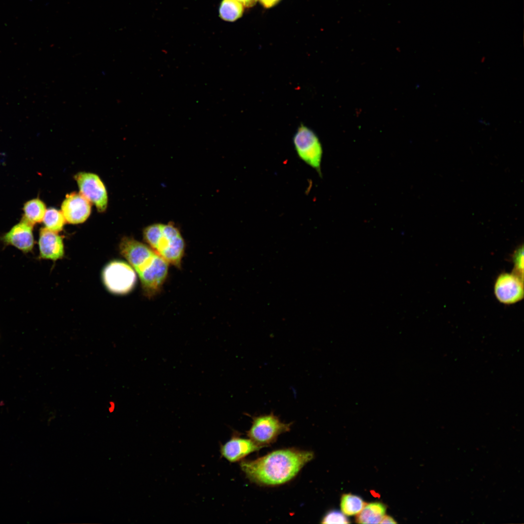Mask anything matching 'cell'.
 I'll return each mask as SVG.
<instances>
[{"label":"cell","instance_id":"5b68a950","mask_svg":"<svg viewBox=\"0 0 524 524\" xmlns=\"http://www.w3.org/2000/svg\"><path fill=\"white\" fill-rule=\"evenodd\" d=\"M293 141L299 157L320 173L323 149L315 133L307 126L300 124Z\"/></svg>","mask_w":524,"mask_h":524},{"label":"cell","instance_id":"4fadbf2b","mask_svg":"<svg viewBox=\"0 0 524 524\" xmlns=\"http://www.w3.org/2000/svg\"><path fill=\"white\" fill-rule=\"evenodd\" d=\"M386 506L380 502L367 504L357 514L356 521L359 524H379L385 515Z\"/></svg>","mask_w":524,"mask_h":524},{"label":"cell","instance_id":"e0dca14e","mask_svg":"<svg viewBox=\"0 0 524 524\" xmlns=\"http://www.w3.org/2000/svg\"><path fill=\"white\" fill-rule=\"evenodd\" d=\"M43 221L45 228L57 233L63 229L66 222L62 212L53 208L46 210Z\"/></svg>","mask_w":524,"mask_h":524},{"label":"cell","instance_id":"603a6c76","mask_svg":"<svg viewBox=\"0 0 524 524\" xmlns=\"http://www.w3.org/2000/svg\"><path fill=\"white\" fill-rule=\"evenodd\" d=\"M115 403L114 401H110L107 407L108 412L110 413H113L115 409Z\"/></svg>","mask_w":524,"mask_h":524},{"label":"cell","instance_id":"8fae6325","mask_svg":"<svg viewBox=\"0 0 524 524\" xmlns=\"http://www.w3.org/2000/svg\"><path fill=\"white\" fill-rule=\"evenodd\" d=\"M263 447L250 439H245L236 435L232 437L222 445L220 452L222 457L230 462L238 461L249 454Z\"/></svg>","mask_w":524,"mask_h":524},{"label":"cell","instance_id":"2e32d148","mask_svg":"<svg viewBox=\"0 0 524 524\" xmlns=\"http://www.w3.org/2000/svg\"><path fill=\"white\" fill-rule=\"evenodd\" d=\"M366 504L360 496L347 493L342 496L340 505L344 514L351 516L358 514Z\"/></svg>","mask_w":524,"mask_h":524},{"label":"cell","instance_id":"3957f363","mask_svg":"<svg viewBox=\"0 0 524 524\" xmlns=\"http://www.w3.org/2000/svg\"><path fill=\"white\" fill-rule=\"evenodd\" d=\"M119 249L138 275L153 268L161 260L148 246L131 237L122 238Z\"/></svg>","mask_w":524,"mask_h":524},{"label":"cell","instance_id":"52a82bcc","mask_svg":"<svg viewBox=\"0 0 524 524\" xmlns=\"http://www.w3.org/2000/svg\"><path fill=\"white\" fill-rule=\"evenodd\" d=\"M80 193L99 212H104L107 207L108 196L106 188L99 177L92 173L79 172L75 176Z\"/></svg>","mask_w":524,"mask_h":524},{"label":"cell","instance_id":"44dd1931","mask_svg":"<svg viewBox=\"0 0 524 524\" xmlns=\"http://www.w3.org/2000/svg\"><path fill=\"white\" fill-rule=\"evenodd\" d=\"M241 2L244 7L246 8H251L253 7L257 0H237Z\"/></svg>","mask_w":524,"mask_h":524},{"label":"cell","instance_id":"5bb4252c","mask_svg":"<svg viewBox=\"0 0 524 524\" xmlns=\"http://www.w3.org/2000/svg\"><path fill=\"white\" fill-rule=\"evenodd\" d=\"M23 219L33 226L41 222L46 211L44 203L38 198H34L26 202L23 207Z\"/></svg>","mask_w":524,"mask_h":524},{"label":"cell","instance_id":"7402d4cb","mask_svg":"<svg viewBox=\"0 0 524 524\" xmlns=\"http://www.w3.org/2000/svg\"><path fill=\"white\" fill-rule=\"evenodd\" d=\"M397 522L390 516L384 515L379 524H396Z\"/></svg>","mask_w":524,"mask_h":524},{"label":"cell","instance_id":"7a4b0ae2","mask_svg":"<svg viewBox=\"0 0 524 524\" xmlns=\"http://www.w3.org/2000/svg\"><path fill=\"white\" fill-rule=\"evenodd\" d=\"M144 239L168 264L180 268L185 244L179 229L172 223H156L145 228Z\"/></svg>","mask_w":524,"mask_h":524},{"label":"cell","instance_id":"d6986e66","mask_svg":"<svg viewBox=\"0 0 524 524\" xmlns=\"http://www.w3.org/2000/svg\"><path fill=\"white\" fill-rule=\"evenodd\" d=\"M524 253L523 247L519 248L514 255V262L515 264V271L513 273L523 280V267H524Z\"/></svg>","mask_w":524,"mask_h":524},{"label":"cell","instance_id":"7c38bea8","mask_svg":"<svg viewBox=\"0 0 524 524\" xmlns=\"http://www.w3.org/2000/svg\"><path fill=\"white\" fill-rule=\"evenodd\" d=\"M39 257L43 259L56 261L64 254L63 239L57 232L46 228H41L38 241Z\"/></svg>","mask_w":524,"mask_h":524},{"label":"cell","instance_id":"30bf717a","mask_svg":"<svg viewBox=\"0 0 524 524\" xmlns=\"http://www.w3.org/2000/svg\"><path fill=\"white\" fill-rule=\"evenodd\" d=\"M33 227L22 219L2 236V240L6 245L14 246L24 253L30 252L34 244Z\"/></svg>","mask_w":524,"mask_h":524},{"label":"cell","instance_id":"ba28073f","mask_svg":"<svg viewBox=\"0 0 524 524\" xmlns=\"http://www.w3.org/2000/svg\"><path fill=\"white\" fill-rule=\"evenodd\" d=\"M494 290L500 302L513 304L523 298V280L513 273H503L497 278Z\"/></svg>","mask_w":524,"mask_h":524},{"label":"cell","instance_id":"ac0fdd59","mask_svg":"<svg viewBox=\"0 0 524 524\" xmlns=\"http://www.w3.org/2000/svg\"><path fill=\"white\" fill-rule=\"evenodd\" d=\"M349 523L344 514L335 510L327 513L321 522L323 524H349Z\"/></svg>","mask_w":524,"mask_h":524},{"label":"cell","instance_id":"6da1fadb","mask_svg":"<svg viewBox=\"0 0 524 524\" xmlns=\"http://www.w3.org/2000/svg\"><path fill=\"white\" fill-rule=\"evenodd\" d=\"M311 451L286 448L271 452L255 460H244L240 467L251 481L277 486L293 479L313 458Z\"/></svg>","mask_w":524,"mask_h":524},{"label":"cell","instance_id":"8992f818","mask_svg":"<svg viewBox=\"0 0 524 524\" xmlns=\"http://www.w3.org/2000/svg\"><path fill=\"white\" fill-rule=\"evenodd\" d=\"M102 279L106 288L112 293L126 294L134 287L136 275L131 265L120 261H114L106 265Z\"/></svg>","mask_w":524,"mask_h":524},{"label":"cell","instance_id":"ffe728a7","mask_svg":"<svg viewBox=\"0 0 524 524\" xmlns=\"http://www.w3.org/2000/svg\"><path fill=\"white\" fill-rule=\"evenodd\" d=\"M265 8H272L278 4L281 0H257Z\"/></svg>","mask_w":524,"mask_h":524},{"label":"cell","instance_id":"277c9868","mask_svg":"<svg viewBox=\"0 0 524 524\" xmlns=\"http://www.w3.org/2000/svg\"><path fill=\"white\" fill-rule=\"evenodd\" d=\"M252 418V425L247 432V435L262 447L274 442L279 435L289 431L292 425L281 422L273 412Z\"/></svg>","mask_w":524,"mask_h":524},{"label":"cell","instance_id":"9a60e30c","mask_svg":"<svg viewBox=\"0 0 524 524\" xmlns=\"http://www.w3.org/2000/svg\"><path fill=\"white\" fill-rule=\"evenodd\" d=\"M244 12V6L237 0H222L218 10L220 18L228 22L240 18Z\"/></svg>","mask_w":524,"mask_h":524},{"label":"cell","instance_id":"9c48e42d","mask_svg":"<svg viewBox=\"0 0 524 524\" xmlns=\"http://www.w3.org/2000/svg\"><path fill=\"white\" fill-rule=\"evenodd\" d=\"M91 211V203L80 193L66 195L61 205V212L66 221L72 224L85 221Z\"/></svg>","mask_w":524,"mask_h":524}]
</instances>
